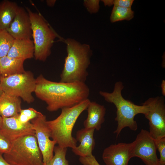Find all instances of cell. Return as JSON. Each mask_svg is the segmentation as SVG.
I'll list each match as a JSON object with an SVG mask.
<instances>
[{
    "mask_svg": "<svg viewBox=\"0 0 165 165\" xmlns=\"http://www.w3.org/2000/svg\"><path fill=\"white\" fill-rule=\"evenodd\" d=\"M95 130L85 128L78 130L76 134V139L79 141L78 146L72 149V152L80 157H85L92 155V152L95 145L94 138Z\"/></svg>",
    "mask_w": 165,
    "mask_h": 165,
    "instance_id": "cell-14",
    "label": "cell"
},
{
    "mask_svg": "<svg viewBox=\"0 0 165 165\" xmlns=\"http://www.w3.org/2000/svg\"><path fill=\"white\" fill-rule=\"evenodd\" d=\"M0 129L12 142L24 136L35 134L31 123H21L18 119L16 116L9 117H2Z\"/></svg>",
    "mask_w": 165,
    "mask_h": 165,
    "instance_id": "cell-12",
    "label": "cell"
},
{
    "mask_svg": "<svg viewBox=\"0 0 165 165\" xmlns=\"http://www.w3.org/2000/svg\"><path fill=\"white\" fill-rule=\"evenodd\" d=\"M45 116L41 113L35 118L31 120L35 130V135L42 153L44 165H46L52 158L53 150L56 144L51 140L50 132L47 123Z\"/></svg>",
    "mask_w": 165,
    "mask_h": 165,
    "instance_id": "cell-10",
    "label": "cell"
},
{
    "mask_svg": "<svg viewBox=\"0 0 165 165\" xmlns=\"http://www.w3.org/2000/svg\"><path fill=\"white\" fill-rule=\"evenodd\" d=\"M63 40L66 45L67 56L60 75V82L85 83L92 55L90 45L71 38Z\"/></svg>",
    "mask_w": 165,
    "mask_h": 165,
    "instance_id": "cell-2",
    "label": "cell"
},
{
    "mask_svg": "<svg viewBox=\"0 0 165 165\" xmlns=\"http://www.w3.org/2000/svg\"><path fill=\"white\" fill-rule=\"evenodd\" d=\"M22 109L20 98L3 92L0 95V115L9 117L18 115Z\"/></svg>",
    "mask_w": 165,
    "mask_h": 165,
    "instance_id": "cell-17",
    "label": "cell"
},
{
    "mask_svg": "<svg viewBox=\"0 0 165 165\" xmlns=\"http://www.w3.org/2000/svg\"><path fill=\"white\" fill-rule=\"evenodd\" d=\"M79 161L83 165H100L93 155L85 157H80Z\"/></svg>",
    "mask_w": 165,
    "mask_h": 165,
    "instance_id": "cell-27",
    "label": "cell"
},
{
    "mask_svg": "<svg viewBox=\"0 0 165 165\" xmlns=\"http://www.w3.org/2000/svg\"><path fill=\"white\" fill-rule=\"evenodd\" d=\"M90 102L88 98L72 107L63 108L57 118L47 121L50 138L58 146L72 149L77 146V141L72 134L73 129L78 118L86 109Z\"/></svg>",
    "mask_w": 165,
    "mask_h": 165,
    "instance_id": "cell-4",
    "label": "cell"
},
{
    "mask_svg": "<svg viewBox=\"0 0 165 165\" xmlns=\"http://www.w3.org/2000/svg\"><path fill=\"white\" fill-rule=\"evenodd\" d=\"M160 165L159 164H158V165Z\"/></svg>",
    "mask_w": 165,
    "mask_h": 165,
    "instance_id": "cell-36",
    "label": "cell"
},
{
    "mask_svg": "<svg viewBox=\"0 0 165 165\" xmlns=\"http://www.w3.org/2000/svg\"><path fill=\"white\" fill-rule=\"evenodd\" d=\"M124 88L121 81L116 82L113 91L111 93L100 91L99 94L107 102L113 104L116 108V116L115 120L117 126L114 132L117 138L122 130L128 127L133 131L138 129L137 122L134 120L135 116L139 114L144 115L148 110V106L144 103L141 105H138L123 97L122 92Z\"/></svg>",
    "mask_w": 165,
    "mask_h": 165,
    "instance_id": "cell-3",
    "label": "cell"
},
{
    "mask_svg": "<svg viewBox=\"0 0 165 165\" xmlns=\"http://www.w3.org/2000/svg\"><path fill=\"white\" fill-rule=\"evenodd\" d=\"M14 40L6 30H0V58L7 56Z\"/></svg>",
    "mask_w": 165,
    "mask_h": 165,
    "instance_id": "cell-21",
    "label": "cell"
},
{
    "mask_svg": "<svg viewBox=\"0 0 165 165\" xmlns=\"http://www.w3.org/2000/svg\"><path fill=\"white\" fill-rule=\"evenodd\" d=\"M132 143V158H140L145 165L159 164L155 139L149 131L141 129L135 140Z\"/></svg>",
    "mask_w": 165,
    "mask_h": 165,
    "instance_id": "cell-9",
    "label": "cell"
},
{
    "mask_svg": "<svg viewBox=\"0 0 165 165\" xmlns=\"http://www.w3.org/2000/svg\"><path fill=\"white\" fill-rule=\"evenodd\" d=\"M3 93V92L1 88V87H0V95H1L2 93Z\"/></svg>",
    "mask_w": 165,
    "mask_h": 165,
    "instance_id": "cell-34",
    "label": "cell"
},
{
    "mask_svg": "<svg viewBox=\"0 0 165 165\" xmlns=\"http://www.w3.org/2000/svg\"><path fill=\"white\" fill-rule=\"evenodd\" d=\"M24 61L7 56L0 58V73L2 77H7L24 72Z\"/></svg>",
    "mask_w": 165,
    "mask_h": 165,
    "instance_id": "cell-18",
    "label": "cell"
},
{
    "mask_svg": "<svg viewBox=\"0 0 165 165\" xmlns=\"http://www.w3.org/2000/svg\"><path fill=\"white\" fill-rule=\"evenodd\" d=\"M18 7L15 2L8 0L0 3V30H6L9 28Z\"/></svg>",
    "mask_w": 165,
    "mask_h": 165,
    "instance_id": "cell-19",
    "label": "cell"
},
{
    "mask_svg": "<svg viewBox=\"0 0 165 165\" xmlns=\"http://www.w3.org/2000/svg\"><path fill=\"white\" fill-rule=\"evenodd\" d=\"M134 1L133 0H112V4L115 6L131 8Z\"/></svg>",
    "mask_w": 165,
    "mask_h": 165,
    "instance_id": "cell-28",
    "label": "cell"
},
{
    "mask_svg": "<svg viewBox=\"0 0 165 165\" xmlns=\"http://www.w3.org/2000/svg\"><path fill=\"white\" fill-rule=\"evenodd\" d=\"M1 77H2V76H1V74L0 73V81H1Z\"/></svg>",
    "mask_w": 165,
    "mask_h": 165,
    "instance_id": "cell-35",
    "label": "cell"
},
{
    "mask_svg": "<svg viewBox=\"0 0 165 165\" xmlns=\"http://www.w3.org/2000/svg\"><path fill=\"white\" fill-rule=\"evenodd\" d=\"M155 141L156 149L160 155L159 164L165 165V137Z\"/></svg>",
    "mask_w": 165,
    "mask_h": 165,
    "instance_id": "cell-25",
    "label": "cell"
},
{
    "mask_svg": "<svg viewBox=\"0 0 165 165\" xmlns=\"http://www.w3.org/2000/svg\"><path fill=\"white\" fill-rule=\"evenodd\" d=\"M35 93L53 112L75 105L88 98L90 90L83 82L65 83L49 80L42 75L36 79Z\"/></svg>",
    "mask_w": 165,
    "mask_h": 165,
    "instance_id": "cell-1",
    "label": "cell"
},
{
    "mask_svg": "<svg viewBox=\"0 0 165 165\" xmlns=\"http://www.w3.org/2000/svg\"><path fill=\"white\" fill-rule=\"evenodd\" d=\"M0 165H12L7 162L0 153Z\"/></svg>",
    "mask_w": 165,
    "mask_h": 165,
    "instance_id": "cell-29",
    "label": "cell"
},
{
    "mask_svg": "<svg viewBox=\"0 0 165 165\" xmlns=\"http://www.w3.org/2000/svg\"><path fill=\"white\" fill-rule=\"evenodd\" d=\"M2 122V117L0 115V127L1 126Z\"/></svg>",
    "mask_w": 165,
    "mask_h": 165,
    "instance_id": "cell-33",
    "label": "cell"
},
{
    "mask_svg": "<svg viewBox=\"0 0 165 165\" xmlns=\"http://www.w3.org/2000/svg\"><path fill=\"white\" fill-rule=\"evenodd\" d=\"M34 52L33 42L31 39H14L7 56L25 61L33 57Z\"/></svg>",
    "mask_w": 165,
    "mask_h": 165,
    "instance_id": "cell-16",
    "label": "cell"
},
{
    "mask_svg": "<svg viewBox=\"0 0 165 165\" xmlns=\"http://www.w3.org/2000/svg\"><path fill=\"white\" fill-rule=\"evenodd\" d=\"M134 12L131 8L114 6L110 16L111 22L124 20H130L134 17Z\"/></svg>",
    "mask_w": 165,
    "mask_h": 165,
    "instance_id": "cell-20",
    "label": "cell"
},
{
    "mask_svg": "<svg viewBox=\"0 0 165 165\" xmlns=\"http://www.w3.org/2000/svg\"><path fill=\"white\" fill-rule=\"evenodd\" d=\"M102 2L105 6H112V0H103L101 1Z\"/></svg>",
    "mask_w": 165,
    "mask_h": 165,
    "instance_id": "cell-31",
    "label": "cell"
},
{
    "mask_svg": "<svg viewBox=\"0 0 165 165\" xmlns=\"http://www.w3.org/2000/svg\"><path fill=\"white\" fill-rule=\"evenodd\" d=\"M132 143H119L105 148L102 158L106 165H128L132 158Z\"/></svg>",
    "mask_w": 165,
    "mask_h": 165,
    "instance_id": "cell-11",
    "label": "cell"
},
{
    "mask_svg": "<svg viewBox=\"0 0 165 165\" xmlns=\"http://www.w3.org/2000/svg\"><path fill=\"white\" fill-rule=\"evenodd\" d=\"M0 87L4 93L21 98L28 103L34 101L32 94L36 89V80L30 71L2 77Z\"/></svg>",
    "mask_w": 165,
    "mask_h": 165,
    "instance_id": "cell-7",
    "label": "cell"
},
{
    "mask_svg": "<svg viewBox=\"0 0 165 165\" xmlns=\"http://www.w3.org/2000/svg\"><path fill=\"white\" fill-rule=\"evenodd\" d=\"M47 6L50 7H53L55 5L56 0H48L46 1Z\"/></svg>",
    "mask_w": 165,
    "mask_h": 165,
    "instance_id": "cell-32",
    "label": "cell"
},
{
    "mask_svg": "<svg viewBox=\"0 0 165 165\" xmlns=\"http://www.w3.org/2000/svg\"><path fill=\"white\" fill-rule=\"evenodd\" d=\"M41 113L34 108H30L28 109H22L16 116L20 122L26 123L37 117Z\"/></svg>",
    "mask_w": 165,
    "mask_h": 165,
    "instance_id": "cell-23",
    "label": "cell"
},
{
    "mask_svg": "<svg viewBox=\"0 0 165 165\" xmlns=\"http://www.w3.org/2000/svg\"><path fill=\"white\" fill-rule=\"evenodd\" d=\"M13 142L0 129V153L6 154L10 151Z\"/></svg>",
    "mask_w": 165,
    "mask_h": 165,
    "instance_id": "cell-24",
    "label": "cell"
},
{
    "mask_svg": "<svg viewBox=\"0 0 165 165\" xmlns=\"http://www.w3.org/2000/svg\"><path fill=\"white\" fill-rule=\"evenodd\" d=\"M99 0H84L83 5L90 13H95L99 9Z\"/></svg>",
    "mask_w": 165,
    "mask_h": 165,
    "instance_id": "cell-26",
    "label": "cell"
},
{
    "mask_svg": "<svg viewBox=\"0 0 165 165\" xmlns=\"http://www.w3.org/2000/svg\"><path fill=\"white\" fill-rule=\"evenodd\" d=\"M86 110L88 112V115L84 122V128L99 130L105 120L106 113L105 107L95 101H90Z\"/></svg>",
    "mask_w": 165,
    "mask_h": 165,
    "instance_id": "cell-15",
    "label": "cell"
},
{
    "mask_svg": "<svg viewBox=\"0 0 165 165\" xmlns=\"http://www.w3.org/2000/svg\"><path fill=\"white\" fill-rule=\"evenodd\" d=\"M148 110L145 115L149 121V131L155 139L165 137V103L164 97H150L144 102Z\"/></svg>",
    "mask_w": 165,
    "mask_h": 165,
    "instance_id": "cell-8",
    "label": "cell"
},
{
    "mask_svg": "<svg viewBox=\"0 0 165 165\" xmlns=\"http://www.w3.org/2000/svg\"><path fill=\"white\" fill-rule=\"evenodd\" d=\"M67 148L55 146L53 150L54 155L51 159L46 165H69L66 156Z\"/></svg>",
    "mask_w": 165,
    "mask_h": 165,
    "instance_id": "cell-22",
    "label": "cell"
},
{
    "mask_svg": "<svg viewBox=\"0 0 165 165\" xmlns=\"http://www.w3.org/2000/svg\"><path fill=\"white\" fill-rule=\"evenodd\" d=\"M162 94L163 97L165 96V80H163L161 84Z\"/></svg>",
    "mask_w": 165,
    "mask_h": 165,
    "instance_id": "cell-30",
    "label": "cell"
},
{
    "mask_svg": "<svg viewBox=\"0 0 165 165\" xmlns=\"http://www.w3.org/2000/svg\"><path fill=\"white\" fill-rule=\"evenodd\" d=\"M30 19L36 60L44 61L50 56L51 49L58 34L40 13L26 7Z\"/></svg>",
    "mask_w": 165,
    "mask_h": 165,
    "instance_id": "cell-5",
    "label": "cell"
},
{
    "mask_svg": "<svg viewBox=\"0 0 165 165\" xmlns=\"http://www.w3.org/2000/svg\"><path fill=\"white\" fill-rule=\"evenodd\" d=\"M3 158L12 165H44L42 156L35 135H28L13 142Z\"/></svg>",
    "mask_w": 165,
    "mask_h": 165,
    "instance_id": "cell-6",
    "label": "cell"
},
{
    "mask_svg": "<svg viewBox=\"0 0 165 165\" xmlns=\"http://www.w3.org/2000/svg\"><path fill=\"white\" fill-rule=\"evenodd\" d=\"M6 30L14 39H31V23L26 10L19 6L14 18Z\"/></svg>",
    "mask_w": 165,
    "mask_h": 165,
    "instance_id": "cell-13",
    "label": "cell"
}]
</instances>
